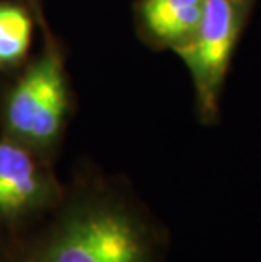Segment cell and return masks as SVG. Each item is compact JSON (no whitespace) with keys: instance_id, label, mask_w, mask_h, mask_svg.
Listing matches in <instances>:
<instances>
[{"instance_id":"obj_3","label":"cell","mask_w":261,"mask_h":262,"mask_svg":"<svg viewBox=\"0 0 261 262\" xmlns=\"http://www.w3.org/2000/svg\"><path fill=\"white\" fill-rule=\"evenodd\" d=\"M66 114L68 88L63 59L49 42L9 93L2 115L4 136L44 159L58 146Z\"/></svg>"},{"instance_id":"obj_6","label":"cell","mask_w":261,"mask_h":262,"mask_svg":"<svg viewBox=\"0 0 261 262\" xmlns=\"http://www.w3.org/2000/svg\"><path fill=\"white\" fill-rule=\"evenodd\" d=\"M32 20L19 5L0 4V66H12L31 46Z\"/></svg>"},{"instance_id":"obj_4","label":"cell","mask_w":261,"mask_h":262,"mask_svg":"<svg viewBox=\"0 0 261 262\" xmlns=\"http://www.w3.org/2000/svg\"><path fill=\"white\" fill-rule=\"evenodd\" d=\"M65 196V189L46 161L0 136V225L4 233L24 230L49 215Z\"/></svg>"},{"instance_id":"obj_5","label":"cell","mask_w":261,"mask_h":262,"mask_svg":"<svg viewBox=\"0 0 261 262\" xmlns=\"http://www.w3.org/2000/svg\"><path fill=\"white\" fill-rule=\"evenodd\" d=\"M207 0H136L141 39L154 49L175 51L193 34Z\"/></svg>"},{"instance_id":"obj_1","label":"cell","mask_w":261,"mask_h":262,"mask_svg":"<svg viewBox=\"0 0 261 262\" xmlns=\"http://www.w3.org/2000/svg\"><path fill=\"white\" fill-rule=\"evenodd\" d=\"M159 235L124 193L92 183L66 193L49 220L0 235V262H158Z\"/></svg>"},{"instance_id":"obj_2","label":"cell","mask_w":261,"mask_h":262,"mask_svg":"<svg viewBox=\"0 0 261 262\" xmlns=\"http://www.w3.org/2000/svg\"><path fill=\"white\" fill-rule=\"evenodd\" d=\"M256 2L207 0L193 34L175 49L192 76L197 114L205 125L219 120L226 78Z\"/></svg>"}]
</instances>
